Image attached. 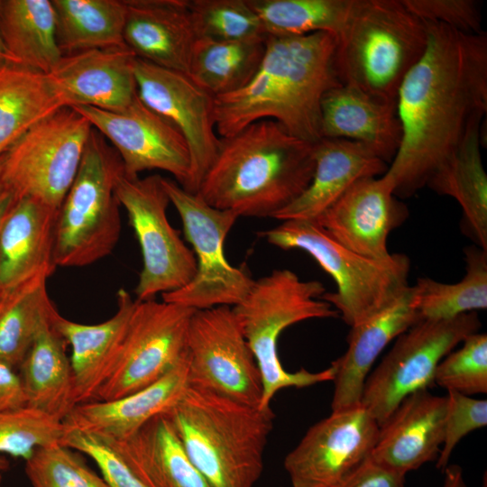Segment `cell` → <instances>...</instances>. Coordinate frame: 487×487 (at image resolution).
Returning <instances> with one entry per match:
<instances>
[{
  "instance_id": "44",
  "label": "cell",
  "mask_w": 487,
  "mask_h": 487,
  "mask_svg": "<svg viewBox=\"0 0 487 487\" xmlns=\"http://www.w3.org/2000/svg\"><path fill=\"white\" fill-rule=\"evenodd\" d=\"M425 22L437 23L467 33H482L481 5L475 0H402Z\"/></svg>"
},
{
  "instance_id": "40",
  "label": "cell",
  "mask_w": 487,
  "mask_h": 487,
  "mask_svg": "<svg viewBox=\"0 0 487 487\" xmlns=\"http://www.w3.org/2000/svg\"><path fill=\"white\" fill-rule=\"evenodd\" d=\"M80 453L62 443L37 448L25 460L24 472L32 487H109L88 467Z\"/></svg>"
},
{
  "instance_id": "41",
  "label": "cell",
  "mask_w": 487,
  "mask_h": 487,
  "mask_svg": "<svg viewBox=\"0 0 487 487\" xmlns=\"http://www.w3.org/2000/svg\"><path fill=\"white\" fill-rule=\"evenodd\" d=\"M461 348L450 352L438 363L434 382L446 391L471 396L487 392V335L473 333Z\"/></svg>"
},
{
  "instance_id": "11",
  "label": "cell",
  "mask_w": 487,
  "mask_h": 487,
  "mask_svg": "<svg viewBox=\"0 0 487 487\" xmlns=\"http://www.w3.org/2000/svg\"><path fill=\"white\" fill-rule=\"evenodd\" d=\"M482 324L476 312L442 319H421L400 334L367 377L361 405L381 426L400 402L434 382L441 360Z\"/></svg>"
},
{
  "instance_id": "39",
  "label": "cell",
  "mask_w": 487,
  "mask_h": 487,
  "mask_svg": "<svg viewBox=\"0 0 487 487\" xmlns=\"http://www.w3.org/2000/svg\"><path fill=\"white\" fill-rule=\"evenodd\" d=\"M63 421L25 406L0 412V473L6 471V455L27 460L45 446L62 443L66 434Z\"/></svg>"
},
{
  "instance_id": "27",
  "label": "cell",
  "mask_w": 487,
  "mask_h": 487,
  "mask_svg": "<svg viewBox=\"0 0 487 487\" xmlns=\"http://www.w3.org/2000/svg\"><path fill=\"white\" fill-rule=\"evenodd\" d=\"M58 210L30 198H16L0 230V290L9 291L57 268L53 262Z\"/></svg>"
},
{
  "instance_id": "47",
  "label": "cell",
  "mask_w": 487,
  "mask_h": 487,
  "mask_svg": "<svg viewBox=\"0 0 487 487\" xmlns=\"http://www.w3.org/2000/svg\"><path fill=\"white\" fill-rule=\"evenodd\" d=\"M445 479L442 487H467L463 470L459 465H447L444 470Z\"/></svg>"
},
{
  "instance_id": "17",
  "label": "cell",
  "mask_w": 487,
  "mask_h": 487,
  "mask_svg": "<svg viewBox=\"0 0 487 487\" xmlns=\"http://www.w3.org/2000/svg\"><path fill=\"white\" fill-rule=\"evenodd\" d=\"M134 75L140 100L173 124L186 140L191 159L186 190L197 193L220 144L215 123V97L188 73L138 58Z\"/></svg>"
},
{
  "instance_id": "3",
  "label": "cell",
  "mask_w": 487,
  "mask_h": 487,
  "mask_svg": "<svg viewBox=\"0 0 487 487\" xmlns=\"http://www.w3.org/2000/svg\"><path fill=\"white\" fill-rule=\"evenodd\" d=\"M314 142L298 138L271 119L220 137L215 161L197 194L209 206L238 216H271L309 185Z\"/></svg>"
},
{
  "instance_id": "29",
  "label": "cell",
  "mask_w": 487,
  "mask_h": 487,
  "mask_svg": "<svg viewBox=\"0 0 487 487\" xmlns=\"http://www.w3.org/2000/svg\"><path fill=\"white\" fill-rule=\"evenodd\" d=\"M480 124L468 129L457 149L436 169L426 186L459 203L463 231L476 246L487 250V175L480 151Z\"/></svg>"
},
{
  "instance_id": "46",
  "label": "cell",
  "mask_w": 487,
  "mask_h": 487,
  "mask_svg": "<svg viewBox=\"0 0 487 487\" xmlns=\"http://www.w3.org/2000/svg\"><path fill=\"white\" fill-rule=\"evenodd\" d=\"M26 405V396L17 369L0 361V412Z\"/></svg>"
},
{
  "instance_id": "13",
  "label": "cell",
  "mask_w": 487,
  "mask_h": 487,
  "mask_svg": "<svg viewBox=\"0 0 487 487\" xmlns=\"http://www.w3.org/2000/svg\"><path fill=\"white\" fill-rule=\"evenodd\" d=\"M186 358L189 387L261 407V372L233 308L220 306L193 313Z\"/></svg>"
},
{
  "instance_id": "22",
  "label": "cell",
  "mask_w": 487,
  "mask_h": 487,
  "mask_svg": "<svg viewBox=\"0 0 487 487\" xmlns=\"http://www.w3.org/2000/svg\"><path fill=\"white\" fill-rule=\"evenodd\" d=\"M124 41L136 58L188 73L198 39L188 0H124Z\"/></svg>"
},
{
  "instance_id": "24",
  "label": "cell",
  "mask_w": 487,
  "mask_h": 487,
  "mask_svg": "<svg viewBox=\"0 0 487 487\" xmlns=\"http://www.w3.org/2000/svg\"><path fill=\"white\" fill-rule=\"evenodd\" d=\"M117 309L107 320L81 324L62 317L55 308L53 328L71 347L69 358L76 405L94 400L115 363L136 299L124 289L116 293Z\"/></svg>"
},
{
  "instance_id": "42",
  "label": "cell",
  "mask_w": 487,
  "mask_h": 487,
  "mask_svg": "<svg viewBox=\"0 0 487 487\" xmlns=\"http://www.w3.org/2000/svg\"><path fill=\"white\" fill-rule=\"evenodd\" d=\"M447 409L444 441L436 459V468L443 471L458 442L470 432L487 425V400L447 391Z\"/></svg>"
},
{
  "instance_id": "52",
  "label": "cell",
  "mask_w": 487,
  "mask_h": 487,
  "mask_svg": "<svg viewBox=\"0 0 487 487\" xmlns=\"http://www.w3.org/2000/svg\"><path fill=\"white\" fill-rule=\"evenodd\" d=\"M2 482H3V477H2V473H0V487H2Z\"/></svg>"
},
{
  "instance_id": "19",
  "label": "cell",
  "mask_w": 487,
  "mask_h": 487,
  "mask_svg": "<svg viewBox=\"0 0 487 487\" xmlns=\"http://www.w3.org/2000/svg\"><path fill=\"white\" fill-rule=\"evenodd\" d=\"M135 55L128 48L62 55L47 78L63 107L120 111L137 96Z\"/></svg>"
},
{
  "instance_id": "18",
  "label": "cell",
  "mask_w": 487,
  "mask_h": 487,
  "mask_svg": "<svg viewBox=\"0 0 487 487\" xmlns=\"http://www.w3.org/2000/svg\"><path fill=\"white\" fill-rule=\"evenodd\" d=\"M382 175L355 182L315 221L338 244L369 259L391 256L387 239L408 217L407 207Z\"/></svg>"
},
{
  "instance_id": "51",
  "label": "cell",
  "mask_w": 487,
  "mask_h": 487,
  "mask_svg": "<svg viewBox=\"0 0 487 487\" xmlns=\"http://www.w3.org/2000/svg\"><path fill=\"white\" fill-rule=\"evenodd\" d=\"M5 291L0 290V301H1V299H2V298H3V296H4V294H5Z\"/></svg>"
},
{
  "instance_id": "33",
  "label": "cell",
  "mask_w": 487,
  "mask_h": 487,
  "mask_svg": "<svg viewBox=\"0 0 487 487\" xmlns=\"http://www.w3.org/2000/svg\"><path fill=\"white\" fill-rule=\"evenodd\" d=\"M56 38L62 55L127 48L124 41V0H51Z\"/></svg>"
},
{
  "instance_id": "45",
  "label": "cell",
  "mask_w": 487,
  "mask_h": 487,
  "mask_svg": "<svg viewBox=\"0 0 487 487\" xmlns=\"http://www.w3.org/2000/svg\"><path fill=\"white\" fill-rule=\"evenodd\" d=\"M406 474L372 458L343 487H405Z\"/></svg>"
},
{
  "instance_id": "15",
  "label": "cell",
  "mask_w": 487,
  "mask_h": 487,
  "mask_svg": "<svg viewBox=\"0 0 487 487\" xmlns=\"http://www.w3.org/2000/svg\"><path fill=\"white\" fill-rule=\"evenodd\" d=\"M380 426L360 404L332 411L286 455L292 487H343L372 458Z\"/></svg>"
},
{
  "instance_id": "16",
  "label": "cell",
  "mask_w": 487,
  "mask_h": 487,
  "mask_svg": "<svg viewBox=\"0 0 487 487\" xmlns=\"http://www.w3.org/2000/svg\"><path fill=\"white\" fill-rule=\"evenodd\" d=\"M109 140L118 153L128 178L145 170L171 174L187 189L191 159L188 145L168 120L143 104L138 96L124 109L107 111L91 106L71 107Z\"/></svg>"
},
{
  "instance_id": "20",
  "label": "cell",
  "mask_w": 487,
  "mask_h": 487,
  "mask_svg": "<svg viewBox=\"0 0 487 487\" xmlns=\"http://www.w3.org/2000/svg\"><path fill=\"white\" fill-rule=\"evenodd\" d=\"M446 409V395H434L427 389L410 393L380 426L372 459L404 474L436 461Z\"/></svg>"
},
{
  "instance_id": "28",
  "label": "cell",
  "mask_w": 487,
  "mask_h": 487,
  "mask_svg": "<svg viewBox=\"0 0 487 487\" xmlns=\"http://www.w3.org/2000/svg\"><path fill=\"white\" fill-rule=\"evenodd\" d=\"M101 440L146 487H211L190 460L166 412L127 438Z\"/></svg>"
},
{
  "instance_id": "21",
  "label": "cell",
  "mask_w": 487,
  "mask_h": 487,
  "mask_svg": "<svg viewBox=\"0 0 487 487\" xmlns=\"http://www.w3.org/2000/svg\"><path fill=\"white\" fill-rule=\"evenodd\" d=\"M188 387L185 355L164 376L142 390L112 400L76 405L63 424L104 440L124 439L155 416L172 409Z\"/></svg>"
},
{
  "instance_id": "35",
  "label": "cell",
  "mask_w": 487,
  "mask_h": 487,
  "mask_svg": "<svg viewBox=\"0 0 487 487\" xmlns=\"http://www.w3.org/2000/svg\"><path fill=\"white\" fill-rule=\"evenodd\" d=\"M264 41H228L198 38L193 47L188 74L214 97L244 87L256 72Z\"/></svg>"
},
{
  "instance_id": "36",
  "label": "cell",
  "mask_w": 487,
  "mask_h": 487,
  "mask_svg": "<svg viewBox=\"0 0 487 487\" xmlns=\"http://www.w3.org/2000/svg\"><path fill=\"white\" fill-rule=\"evenodd\" d=\"M466 272L455 283L418 278L412 288L413 305L421 319L442 320L487 308V250L464 249Z\"/></svg>"
},
{
  "instance_id": "8",
  "label": "cell",
  "mask_w": 487,
  "mask_h": 487,
  "mask_svg": "<svg viewBox=\"0 0 487 487\" xmlns=\"http://www.w3.org/2000/svg\"><path fill=\"white\" fill-rule=\"evenodd\" d=\"M116 151L94 128L56 218V267H84L109 255L122 229L115 186L124 175Z\"/></svg>"
},
{
  "instance_id": "14",
  "label": "cell",
  "mask_w": 487,
  "mask_h": 487,
  "mask_svg": "<svg viewBox=\"0 0 487 487\" xmlns=\"http://www.w3.org/2000/svg\"><path fill=\"white\" fill-rule=\"evenodd\" d=\"M195 311L162 300L136 299L113 368L94 400L126 396L164 376L186 355Z\"/></svg>"
},
{
  "instance_id": "30",
  "label": "cell",
  "mask_w": 487,
  "mask_h": 487,
  "mask_svg": "<svg viewBox=\"0 0 487 487\" xmlns=\"http://www.w3.org/2000/svg\"><path fill=\"white\" fill-rule=\"evenodd\" d=\"M66 345L50 320L42 326L18 367L26 406L61 421L76 406Z\"/></svg>"
},
{
  "instance_id": "2",
  "label": "cell",
  "mask_w": 487,
  "mask_h": 487,
  "mask_svg": "<svg viewBox=\"0 0 487 487\" xmlns=\"http://www.w3.org/2000/svg\"><path fill=\"white\" fill-rule=\"evenodd\" d=\"M335 36L326 32L303 36L267 35L262 61L251 80L231 94L215 97L219 137L271 119L290 134L321 139L323 96L341 85L335 68Z\"/></svg>"
},
{
  "instance_id": "49",
  "label": "cell",
  "mask_w": 487,
  "mask_h": 487,
  "mask_svg": "<svg viewBox=\"0 0 487 487\" xmlns=\"http://www.w3.org/2000/svg\"><path fill=\"white\" fill-rule=\"evenodd\" d=\"M2 0H0L1 6ZM1 63H15L12 56L7 51L0 34V64ZM16 64V63H15Z\"/></svg>"
},
{
  "instance_id": "1",
  "label": "cell",
  "mask_w": 487,
  "mask_h": 487,
  "mask_svg": "<svg viewBox=\"0 0 487 487\" xmlns=\"http://www.w3.org/2000/svg\"><path fill=\"white\" fill-rule=\"evenodd\" d=\"M426 23L427 48L397 96L400 144L383 174L399 198L426 186L487 111L486 33Z\"/></svg>"
},
{
  "instance_id": "7",
  "label": "cell",
  "mask_w": 487,
  "mask_h": 487,
  "mask_svg": "<svg viewBox=\"0 0 487 487\" xmlns=\"http://www.w3.org/2000/svg\"><path fill=\"white\" fill-rule=\"evenodd\" d=\"M261 235L274 246L302 250L317 261L336 283V291H326L320 299L351 327L388 308L409 286L407 255L391 253L382 261L361 256L335 241L315 220L281 221Z\"/></svg>"
},
{
  "instance_id": "10",
  "label": "cell",
  "mask_w": 487,
  "mask_h": 487,
  "mask_svg": "<svg viewBox=\"0 0 487 487\" xmlns=\"http://www.w3.org/2000/svg\"><path fill=\"white\" fill-rule=\"evenodd\" d=\"M170 203L178 211L186 239L193 247L197 270L184 287L161 294L162 301L194 310L236 306L250 292L254 280L231 265L225 255V240L238 215L209 206L197 193L163 178Z\"/></svg>"
},
{
  "instance_id": "38",
  "label": "cell",
  "mask_w": 487,
  "mask_h": 487,
  "mask_svg": "<svg viewBox=\"0 0 487 487\" xmlns=\"http://www.w3.org/2000/svg\"><path fill=\"white\" fill-rule=\"evenodd\" d=\"M198 38L264 41L267 33L249 0H188Z\"/></svg>"
},
{
  "instance_id": "48",
  "label": "cell",
  "mask_w": 487,
  "mask_h": 487,
  "mask_svg": "<svg viewBox=\"0 0 487 487\" xmlns=\"http://www.w3.org/2000/svg\"><path fill=\"white\" fill-rule=\"evenodd\" d=\"M15 200L16 198L12 192L5 188L0 191V230L9 210L11 209Z\"/></svg>"
},
{
  "instance_id": "5",
  "label": "cell",
  "mask_w": 487,
  "mask_h": 487,
  "mask_svg": "<svg viewBox=\"0 0 487 487\" xmlns=\"http://www.w3.org/2000/svg\"><path fill=\"white\" fill-rule=\"evenodd\" d=\"M335 41L340 83L396 105L403 79L427 48V28L402 0H353Z\"/></svg>"
},
{
  "instance_id": "4",
  "label": "cell",
  "mask_w": 487,
  "mask_h": 487,
  "mask_svg": "<svg viewBox=\"0 0 487 487\" xmlns=\"http://www.w3.org/2000/svg\"><path fill=\"white\" fill-rule=\"evenodd\" d=\"M190 460L211 487H254L275 415L192 387L166 412Z\"/></svg>"
},
{
  "instance_id": "12",
  "label": "cell",
  "mask_w": 487,
  "mask_h": 487,
  "mask_svg": "<svg viewBox=\"0 0 487 487\" xmlns=\"http://www.w3.org/2000/svg\"><path fill=\"white\" fill-rule=\"evenodd\" d=\"M115 196L126 211L138 240L142 268L134 289L136 299H153L159 293L177 290L188 284L197 270L196 259L167 217L170 203L163 177L117 180Z\"/></svg>"
},
{
  "instance_id": "9",
  "label": "cell",
  "mask_w": 487,
  "mask_h": 487,
  "mask_svg": "<svg viewBox=\"0 0 487 487\" xmlns=\"http://www.w3.org/2000/svg\"><path fill=\"white\" fill-rule=\"evenodd\" d=\"M93 127L71 107L34 124L5 155L3 188L59 210L78 173Z\"/></svg>"
},
{
  "instance_id": "31",
  "label": "cell",
  "mask_w": 487,
  "mask_h": 487,
  "mask_svg": "<svg viewBox=\"0 0 487 487\" xmlns=\"http://www.w3.org/2000/svg\"><path fill=\"white\" fill-rule=\"evenodd\" d=\"M0 34L18 65L48 74L62 56L50 0H2Z\"/></svg>"
},
{
  "instance_id": "6",
  "label": "cell",
  "mask_w": 487,
  "mask_h": 487,
  "mask_svg": "<svg viewBox=\"0 0 487 487\" xmlns=\"http://www.w3.org/2000/svg\"><path fill=\"white\" fill-rule=\"evenodd\" d=\"M326 292L317 280H303L290 270H275L254 283L246 298L233 309L254 355L262 381L261 408L286 388H305L334 380V364L320 372L304 368L290 372L278 354V339L289 326L313 318L336 317L338 312L320 299Z\"/></svg>"
},
{
  "instance_id": "50",
  "label": "cell",
  "mask_w": 487,
  "mask_h": 487,
  "mask_svg": "<svg viewBox=\"0 0 487 487\" xmlns=\"http://www.w3.org/2000/svg\"><path fill=\"white\" fill-rule=\"evenodd\" d=\"M5 155L0 157V191L3 189V186H2V170H3V162H4Z\"/></svg>"
},
{
  "instance_id": "32",
  "label": "cell",
  "mask_w": 487,
  "mask_h": 487,
  "mask_svg": "<svg viewBox=\"0 0 487 487\" xmlns=\"http://www.w3.org/2000/svg\"><path fill=\"white\" fill-rule=\"evenodd\" d=\"M63 107L45 73L0 64V157L34 124Z\"/></svg>"
},
{
  "instance_id": "37",
  "label": "cell",
  "mask_w": 487,
  "mask_h": 487,
  "mask_svg": "<svg viewBox=\"0 0 487 487\" xmlns=\"http://www.w3.org/2000/svg\"><path fill=\"white\" fill-rule=\"evenodd\" d=\"M267 35L303 36L342 30L353 0H249Z\"/></svg>"
},
{
  "instance_id": "23",
  "label": "cell",
  "mask_w": 487,
  "mask_h": 487,
  "mask_svg": "<svg viewBox=\"0 0 487 487\" xmlns=\"http://www.w3.org/2000/svg\"><path fill=\"white\" fill-rule=\"evenodd\" d=\"M315 168L304 192L273 216L280 221L315 220L358 180L382 176L388 164L364 144L321 138L314 142Z\"/></svg>"
},
{
  "instance_id": "43",
  "label": "cell",
  "mask_w": 487,
  "mask_h": 487,
  "mask_svg": "<svg viewBox=\"0 0 487 487\" xmlns=\"http://www.w3.org/2000/svg\"><path fill=\"white\" fill-rule=\"evenodd\" d=\"M62 444L89 456L109 487H146L120 456L98 437L67 428Z\"/></svg>"
},
{
  "instance_id": "34",
  "label": "cell",
  "mask_w": 487,
  "mask_h": 487,
  "mask_svg": "<svg viewBox=\"0 0 487 487\" xmlns=\"http://www.w3.org/2000/svg\"><path fill=\"white\" fill-rule=\"evenodd\" d=\"M49 277H33L5 291L0 301V361L15 369L56 308L47 291Z\"/></svg>"
},
{
  "instance_id": "26",
  "label": "cell",
  "mask_w": 487,
  "mask_h": 487,
  "mask_svg": "<svg viewBox=\"0 0 487 487\" xmlns=\"http://www.w3.org/2000/svg\"><path fill=\"white\" fill-rule=\"evenodd\" d=\"M321 138L361 142L391 163L401 141L397 107L348 85L329 89L320 104Z\"/></svg>"
},
{
  "instance_id": "25",
  "label": "cell",
  "mask_w": 487,
  "mask_h": 487,
  "mask_svg": "<svg viewBox=\"0 0 487 487\" xmlns=\"http://www.w3.org/2000/svg\"><path fill=\"white\" fill-rule=\"evenodd\" d=\"M421 320L407 289L388 308L351 327L345 353L333 361L335 367L332 411L360 405L363 386L374 361L394 338Z\"/></svg>"
}]
</instances>
